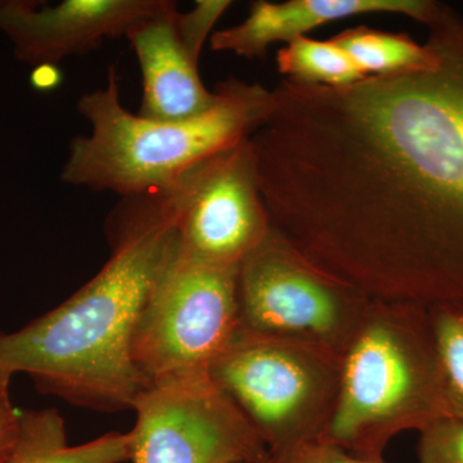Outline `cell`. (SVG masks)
<instances>
[{"label":"cell","mask_w":463,"mask_h":463,"mask_svg":"<svg viewBox=\"0 0 463 463\" xmlns=\"http://www.w3.org/2000/svg\"><path fill=\"white\" fill-rule=\"evenodd\" d=\"M132 410L133 463H267L264 441L209 374L148 383Z\"/></svg>","instance_id":"ba28073f"},{"label":"cell","mask_w":463,"mask_h":463,"mask_svg":"<svg viewBox=\"0 0 463 463\" xmlns=\"http://www.w3.org/2000/svg\"><path fill=\"white\" fill-rule=\"evenodd\" d=\"M212 108L187 120H148L121 102L115 66L103 87L78 99L90 133L70 142L61 181L123 197L175 182L192 166L249 138L269 109L272 90L237 78L222 81Z\"/></svg>","instance_id":"3957f363"},{"label":"cell","mask_w":463,"mask_h":463,"mask_svg":"<svg viewBox=\"0 0 463 463\" xmlns=\"http://www.w3.org/2000/svg\"><path fill=\"white\" fill-rule=\"evenodd\" d=\"M267 463H385L383 458L356 456L343 448L322 440L307 441L282 453L269 457Z\"/></svg>","instance_id":"d6986e66"},{"label":"cell","mask_w":463,"mask_h":463,"mask_svg":"<svg viewBox=\"0 0 463 463\" xmlns=\"http://www.w3.org/2000/svg\"><path fill=\"white\" fill-rule=\"evenodd\" d=\"M12 374L0 371V463L8 461L18 430H20V411L12 404L9 383Z\"/></svg>","instance_id":"ffe728a7"},{"label":"cell","mask_w":463,"mask_h":463,"mask_svg":"<svg viewBox=\"0 0 463 463\" xmlns=\"http://www.w3.org/2000/svg\"><path fill=\"white\" fill-rule=\"evenodd\" d=\"M420 463H463V421L440 417L420 430Z\"/></svg>","instance_id":"e0dca14e"},{"label":"cell","mask_w":463,"mask_h":463,"mask_svg":"<svg viewBox=\"0 0 463 463\" xmlns=\"http://www.w3.org/2000/svg\"><path fill=\"white\" fill-rule=\"evenodd\" d=\"M173 185L185 257L237 268L272 228L249 138L192 166Z\"/></svg>","instance_id":"9c48e42d"},{"label":"cell","mask_w":463,"mask_h":463,"mask_svg":"<svg viewBox=\"0 0 463 463\" xmlns=\"http://www.w3.org/2000/svg\"><path fill=\"white\" fill-rule=\"evenodd\" d=\"M330 41L352 58L364 76L416 71L435 61L434 51L428 43L419 44L405 33L358 26L344 30Z\"/></svg>","instance_id":"5bb4252c"},{"label":"cell","mask_w":463,"mask_h":463,"mask_svg":"<svg viewBox=\"0 0 463 463\" xmlns=\"http://www.w3.org/2000/svg\"><path fill=\"white\" fill-rule=\"evenodd\" d=\"M239 267L201 263L176 252L143 310L133 358L145 386L203 376L241 327Z\"/></svg>","instance_id":"52a82bcc"},{"label":"cell","mask_w":463,"mask_h":463,"mask_svg":"<svg viewBox=\"0 0 463 463\" xmlns=\"http://www.w3.org/2000/svg\"><path fill=\"white\" fill-rule=\"evenodd\" d=\"M231 5L232 2L228 0H197L196 5L191 11L184 14L179 9L176 11L174 24L179 41L197 62L207 36Z\"/></svg>","instance_id":"ac0fdd59"},{"label":"cell","mask_w":463,"mask_h":463,"mask_svg":"<svg viewBox=\"0 0 463 463\" xmlns=\"http://www.w3.org/2000/svg\"><path fill=\"white\" fill-rule=\"evenodd\" d=\"M277 66L286 80L304 85L345 87L367 78L345 52L328 41L301 36L277 54Z\"/></svg>","instance_id":"9a60e30c"},{"label":"cell","mask_w":463,"mask_h":463,"mask_svg":"<svg viewBox=\"0 0 463 463\" xmlns=\"http://www.w3.org/2000/svg\"><path fill=\"white\" fill-rule=\"evenodd\" d=\"M448 417L428 306L373 298L341 353L336 405L319 440L383 458L392 438Z\"/></svg>","instance_id":"277c9868"},{"label":"cell","mask_w":463,"mask_h":463,"mask_svg":"<svg viewBox=\"0 0 463 463\" xmlns=\"http://www.w3.org/2000/svg\"><path fill=\"white\" fill-rule=\"evenodd\" d=\"M172 184L123 197L108 221L111 255L61 306L12 334L0 332V371L90 410L133 408L145 381L133 358L146 304L179 249Z\"/></svg>","instance_id":"7a4b0ae2"},{"label":"cell","mask_w":463,"mask_h":463,"mask_svg":"<svg viewBox=\"0 0 463 463\" xmlns=\"http://www.w3.org/2000/svg\"><path fill=\"white\" fill-rule=\"evenodd\" d=\"M426 69L345 87L283 79L249 137L270 223L379 300L463 298V16Z\"/></svg>","instance_id":"6da1fadb"},{"label":"cell","mask_w":463,"mask_h":463,"mask_svg":"<svg viewBox=\"0 0 463 463\" xmlns=\"http://www.w3.org/2000/svg\"><path fill=\"white\" fill-rule=\"evenodd\" d=\"M241 327L343 353L373 298L270 228L237 276Z\"/></svg>","instance_id":"8992f818"},{"label":"cell","mask_w":463,"mask_h":463,"mask_svg":"<svg viewBox=\"0 0 463 463\" xmlns=\"http://www.w3.org/2000/svg\"><path fill=\"white\" fill-rule=\"evenodd\" d=\"M129 432H109L70 447L65 421L52 408L21 412L20 430L5 463H121L130 461Z\"/></svg>","instance_id":"4fadbf2b"},{"label":"cell","mask_w":463,"mask_h":463,"mask_svg":"<svg viewBox=\"0 0 463 463\" xmlns=\"http://www.w3.org/2000/svg\"><path fill=\"white\" fill-rule=\"evenodd\" d=\"M170 0H35L0 2V33L14 57L33 67H56L83 56L106 41L127 38L134 26L166 7Z\"/></svg>","instance_id":"30bf717a"},{"label":"cell","mask_w":463,"mask_h":463,"mask_svg":"<svg viewBox=\"0 0 463 463\" xmlns=\"http://www.w3.org/2000/svg\"><path fill=\"white\" fill-rule=\"evenodd\" d=\"M448 417L463 421V298L428 306Z\"/></svg>","instance_id":"2e32d148"},{"label":"cell","mask_w":463,"mask_h":463,"mask_svg":"<svg viewBox=\"0 0 463 463\" xmlns=\"http://www.w3.org/2000/svg\"><path fill=\"white\" fill-rule=\"evenodd\" d=\"M441 3L432 0H288L252 2L249 16L237 25L219 30L210 38L212 50L230 52L255 60L264 58L274 43L297 41L301 36L341 18L361 14H403L426 26L437 17Z\"/></svg>","instance_id":"8fae6325"},{"label":"cell","mask_w":463,"mask_h":463,"mask_svg":"<svg viewBox=\"0 0 463 463\" xmlns=\"http://www.w3.org/2000/svg\"><path fill=\"white\" fill-rule=\"evenodd\" d=\"M340 368L341 354L328 347L240 327L209 376L274 457L321 439L336 405Z\"/></svg>","instance_id":"5b68a950"},{"label":"cell","mask_w":463,"mask_h":463,"mask_svg":"<svg viewBox=\"0 0 463 463\" xmlns=\"http://www.w3.org/2000/svg\"><path fill=\"white\" fill-rule=\"evenodd\" d=\"M178 11L170 0L165 8L134 26L127 38L142 75L141 108L148 120L181 121L205 112L215 102V90L203 85L199 62L188 54L176 33Z\"/></svg>","instance_id":"7c38bea8"}]
</instances>
